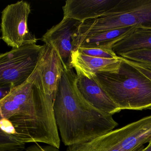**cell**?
I'll return each instance as SVG.
<instances>
[{"label": "cell", "instance_id": "obj_8", "mask_svg": "<svg viewBox=\"0 0 151 151\" xmlns=\"http://www.w3.org/2000/svg\"><path fill=\"white\" fill-rule=\"evenodd\" d=\"M44 45L41 58L32 76L37 86L54 101L64 67L54 49L47 44Z\"/></svg>", "mask_w": 151, "mask_h": 151}, {"label": "cell", "instance_id": "obj_15", "mask_svg": "<svg viewBox=\"0 0 151 151\" xmlns=\"http://www.w3.org/2000/svg\"><path fill=\"white\" fill-rule=\"evenodd\" d=\"M25 149V144L0 132V151H23Z\"/></svg>", "mask_w": 151, "mask_h": 151}, {"label": "cell", "instance_id": "obj_19", "mask_svg": "<svg viewBox=\"0 0 151 151\" xmlns=\"http://www.w3.org/2000/svg\"><path fill=\"white\" fill-rule=\"evenodd\" d=\"M148 143L147 146L144 148L143 151H151V139Z\"/></svg>", "mask_w": 151, "mask_h": 151}, {"label": "cell", "instance_id": "obj_6", "mask_svg": "<svg viewBox=\"0 0 151 151\" xmlns=\"http://www.w3.org/2000/svg\"><path fill=\"white\" fill-rule=\"evenodd\" d=\"M45 45H27L0 55V84L13 89L26 82L36 69ZM11 91V90H10Z\"/></svg>", "mask_w": 151, "mask_h": 151}, {"label": "cell", "instance_id": "obj_14", "mask_svg": "<svg viewBox=\"0 0 151 151\" xmlns=\"http://www.w3.org/2000/svg\"><path fill=\"white\" fill-rule=\"evenodd\" d=\"M142 49H151V28L136 26L129 34L112 46V50L118 56Z\"/></svg>", "mask_w": 151, "mask_h": 151}, {"label": "cell", "instance_id": "obj_1", "mask_svg": "<svg viewBox=\"0 0 151 151\" xmlns=\"http://www.w3.org/2000/svg\"><path fill=\"white\" fill-rule=\"evenodd\" d=\"M53 102L31 76L0 100L1 131L25 144L43 143L60 149Z\"/></svg>", "mask_w": 151, "mask_h": 151}, {"label": "cell", "instance_id": "obj_11", "mask_svg": "<svg viewBox=\"0 0 151 151\" xmlns=\"http://www.w3.org/2000/svg\"><path fill=\"white\" fill-rule=\"evenodd\" d=\"M76 74L78 90L91 105L112 115L121 111L93 78H88L80 73Z\"/></svg>", "mask_w": 151, "mask_h": 151}, {"label": "cell", "instance_id": "obj_2", "mask_svg": "<svg viewBox=\"0 0 151 151\" xmlns=\"http://www.w3.org/2000/svg\"><path fill=\"white\" fill-rule=\"evenodd\" d=\"M73 68H64L53 102L62 141L72 145L102 136L118 125L113 115L97 109L84 98Z\"/></svg>", "mask_w": 151, "mask_h": 151}, {"label": "cell", "instance_id": "obj_17", "mask_svg": "<svg viewBox=\"0 0 151 151\" xmlns=\"http://www.w3.org/2000/svg\"><path fill=\"white\" fill-rule=\"evenodd\" d=\"M77 50L83 54L92 57L110 59H118L119 57L111 48L79 47Z\"/></svg>", "mask_w": 151, "mask_h": 151}, {"label": "cell", "instance_id": "obj_9", "mask_svg": "<svg viewBox=\"0 0 151 151\" xmlns=\"http://www.w3.org/2000/svg\"><path fill=\"white\" fill-rule=\"evenodd\" d=\"M81 23L74 19L63 18L59 24L48 29L40 39L58 54L64 68H72L70 61L74 51L73 41Z\"/></svg>", "mask_w": 151, "mask_h": 151}, {"label": "cell", "instance_id": "obj_16", "mask_svg": "<svg viewBox=\"0 0 151 151\" xmlns=\"http://www.w3.org/2000/svg\"><path fill=\"white\" fill-rule=\"evenodd\" d=\"M119 57L135 62L151 65V49H142L130 51Z\"/></svg>", "mask_w": 151, "mask_h": 151}, {"label": "cell", "instance_id": "obj_13", "mask_svg": "<svg viewBox=\"0 0 151 151\" xmlns=\"http://www.w3.org/2000/svg\"><path fill=\"white\" fill-rule=\"evenodd\" d=\"M136 26L112 29L105 31L77 37L73 41L74 51L79 47L107 48L130 33Z\"/></svg>", "mask_w": 151, "mask_h": 151}, {"label": "cell", "instance_id": "obj_10", "mask_svg": "<svg viewBox=\"0 0 151 151\" xmlns=\"http://www.w3.org/2000/svg\"><path fill=\"white\" fill-rule=\"evenodd\" d=\"M120 0H67L63 7V17L80 22L95 19L113 8Z\"/></svg>", "mask_w": 151, "mask_h": 151}, {"label": "cell", "instance_id": "obj_7", "mask_svg": "<svg viewBox=\"0 0 151 151\" xmlns=\"http://www.w3.org/2000/svg\"><path fill=\"white\" fill-rule=\"evenodd\" d=\"M30 4L24 1L7 6L1 15V39L13 48L36 44L37 39L29 29Z\"/></svg>", "mask_w": 151, "mask_h": 151}, {"label": "cell", "instance_id": "obj_3", "mask_svg": "<svg viewBox=\"0 0 151 151\" xmlns=\"http://www.w3.org/2000/svg\"><path fill=\"white\" fill-rule=\"evenodd\" d=\"M121 60L117 69L96 73L91 78L120 110L150 109L151 80L125 60Z\"/></svg>", "mask_w": 151, "mask_h": 151}, {"label": "cell", "instance_id": "obj_5", "mask_svg": "<svg viewBox=\"0 0 151 151\" xmlns=\"http://www.w3.org/2000/svg\"><path fill=\"white\" fill-rule=\"evenodd\" d=\"M151 139V115L102 136L68 146L66 151H143Z\"/></svg>", "mask_w": 151, "mask_h": 151}, {"label": "cell", "instance_id": "obj_12", "mask_svg": "<svg viewBox=\"0 0 151 151\" xmlns=\"http://www.w3.org/2000/svg\"><path fill=\"white\" fill-rule=\"evenodd\" d=\"M121 61L120 57L112 59L92 57L83 54L77 50L73 51L71 55L70 66L75 68L76 73L91 78L96 73L117 69Z\"/></svg>", "mask_w": 151, "mask_h": 151}, {"label": "cell", "instance_id": "obj_4", "mask_svg": "<svg viewBox=\"0 0 151 151\" xmlns=\"http://www.w3.org/2000/svg\"><path fill=\"white\" fill-rule=\"evenodd\" d=\"M129 26L151 28V0H120L113 8L100 17L81 22L75 39Z\"/></svg>", "mask_w": 151, "mask_h": 151}, {"label": "cell", "instance_id": "obj_18", "mask_svg": "<svg viewBox=\"0 0 151 151\" xmlns=\"http://www.w3.org/2000/svg\"><path fill=\"white\" fill-rule=\"evenodd\" d=\"M125 60L128 63L135 67L142 74H144L151 80V65L142 64V63H138L126 60Z\"/></svg>", "mask_w": 151, "mask_h": 151}]
</instances>
